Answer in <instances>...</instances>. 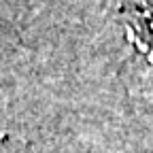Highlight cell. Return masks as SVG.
<instances>
[{"label": "cell", "mask_w": 153, "mask_h": 153, "mask_svg": "<svg viewBox=\"0 0 153 153\" xmlns=\"http://www.w3.org/2000/svg\"><path fill=\"white\" fill-rule=\"evenodd\" d=\"M0 41H4V30H2V26H0Z\"/></svg>", "instance_id": "obj_1"}]
</instances>
